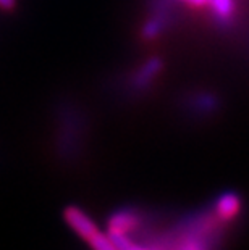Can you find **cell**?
Masks as SVG:
<instances>
[{"mask_svg": "<svg viewBox=\"0 0 249 250\" xmlns=\"http://www.w3.org/2000/svg\"><path fill=\"white\" fill-rule=\"evenodd\" d=\"M63 216H65L68 226L84 241H89L99 232V228L94 225L91 218L83 210H79L78 207H67L65 211H63Z\"/></svg>", "mask_w": 249, "mask_h": 250, "instance_id": "cell-1", "label": "cell"}, {"mask_svg": "<svg viewBox=\"0 0 249 250\" xmlns=\"http://www.w3.org/2000/svg\"><path fill=\"white\" fill-rule=\"evenodd\" d=\"M160 70H162V62L158 60V58H152V60L144 63V65L136 71L135 78L131 79V83H130L131 87L144 90L154 79L157 78V74Z\"/></svg>", "mask_w": 249, "mask_h": 250, "instance_id": "cell-2", "label": "cell"}, {"mask_svg": "<svg viewBox=\"0 0 249 250\" xmlns=\"http://www.w3.org/2000/svg\"><path fill=\"white\" fill-rule=\"evenodd\" d=\"M139 225V220L133 211H120V213L113 215L109 221V231L110 232H120L128 234L133 231Z\"/></svg>", "mask_w": 249, "mask_h": 250, "instance_id": "cell-3", "label": "cell"}, {"mask_svg": "<svg viewBox=\"0 0 249 250\" xmlns=\"http://www.w3.org/2000/svg\"><path fill=\"white\" fill-rule=\"evenodd\" d=\"M240 207H241V200L240 197L233 192L228 194H224L217 200V205H215V211L222 220H231L235 218L238 213H240Z\"/></svg>", "mask_w": 249, "mask_h": 250, "instance_id": "cell-4", "label": "cell"}, {"mask_svg": "<svg viewBox=\"0 0 249 250\" xmlns=\"http://www.w3.org/2000/svg\"><path fill=\"white\" fill-rule=\"evenodd\" d=\"M209 7L214 12L217 21H220V23L231 20L233 13H235V2L233 0H210Z\"/></svg>", "mask_w": 249, "mask_h": 250, "instance_id": "cell-5", "label": "cell"}, {"mask_svg": "<svg viewBox=\"0 0 249 250\" xmlns=\"http://www.w3.org/2000/svg\"><path fill=\"white\" fill-rule=\"evenodd\" d=\"M89 246L92 247V250H118L115 247V244L112 242V239L109 236H105L102 232H97L92 239H89Z\"/></svg>", "mask_w": 249, "mask_h": 250, "instance_id": "cell-6", "label": "cell"}, {"mask_svg": "<svg viewBox=\"0 0 249 250\" xmlns=\"http://www.w3.org/2000/svg\"><path fill=\"white\" fill-rule=\"evenodd\" d=\"M178 2L191 5V7H196V8H204V7H209L210 0H178Z\"/></svg>", "mask_w": 249, "mask_h": 250, "instance_id": "cell-7", "label": "cell"}, {"mask_svg": "<svg viewBox=\"0 0 249 250\" xmlns=\"http://www.w3.org/2000/svg\"><path fill=\"white\" fill-rule=\"evenodd\" d=\"M15 3H17V0H0V7L2 8H13L15 7Z\"/></svg>", "mask_w": 249, "mask_h": 250, "instance_id": "cell-8", "label": "cell"}]
</instances>
